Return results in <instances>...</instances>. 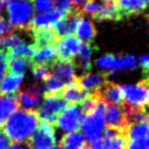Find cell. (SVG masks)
<instances>
[{
    "label": "cell",
    "instance_id": "obj_10",
    "mask_svg": "<svg viewBox=\"0 0 149 149\" xmlns=\"http://www.w3.org/2000/svg\"><path fill=\"white\" fill-rule=\"evenodd\" d=\"M45 93L44 87L40 84H31L26 89L22 90L17 97L19 105L23 107V110L32 111V109L36 107L42 99V95Z\"/></svg>",
    "mask_w": 149,
    "mask_h": 149
},
{
    "label": "cell",
    "instance_id": "obj_43",
    "mask_svg": "<svg viewBox=\"0 0 149 149\" xmlns=\"http://www.w3.org/2000/svg\"><path fill=\"white\" fill-rule=\"evenodd\" d=\"M49 149H59L58 147H55V146H53V147H51Z\"/></svg>",
    "mask_w": 149,
    "mask_h": 149
},
{
    "label": "cell",
    "instance_id": "obj_47",
    "mask_svg": "<svg viewBox=\"0 0 149 149\" xmlns=\"http://www.w3.org/2000/svg\"><path fill=\"white\" fill-rule=\"evenodd\" d=\"M0 94H1V92H0Z\"/></svg>",
    "mask_w": 149,
    "mask_h": 149
},
{
    "label": "cell",
    "instance_id": "obj_22",
    "mask_svg": "<svg viewBox=\"0 0 149 149\" xmlns=\"http://www.w3.org/2000/svg\"><path fill=\"white\" fill-rule=\"evenodd\" d=\"M18 105V99L15 95H5L0 98V125H3L14 112H17Z\"/></svg>",
    "mask_w": 149,
    "mask_h": 149
},
{
    "label": "cell",
    "instance_id": "obj_37",
    "mask_svg": "<svg viewBox=\"0 0 149 149\" xmlns=\"http://www.w3.org/2000/svg\"><path fill=\"white\" fill-rule=\"evenodd\" d=\"M10 140L5 135L3 130H0V149H7L10 146Z\"/></svg>",
    "mask_w": 149,
    "mask_h": 149
},
{
    "label": "cell",
    "instance_id": "obj_41",
    "mask_svg": "<svg viewBox=\"0 0 149 149\" xmlns=\"http://www.w3.org/2000/svg\"><path fill=\"white\" fill-rule=\"evenodd\" d=\"M7 149H26V148L21 144H13V145H11V146H9Z\"/></svg>",
    "mask_w": 149,
    "mask_h": 149
},
{
    "label": "cell",
    "instance_id": "obj_7",
    "mask_svg": "<svg viewBox=\"0 0 149 149\" xmlns=\"http://www.w3.org/2000/svg\"><path fill=\"white\" fill-rule=\"evenodd\" d=\"M82 45H84V43L76 35L71 34V35H67V36L58 38L54 46H55L58 59L74 61V58H76L79 55Z\"/></svg>",
    "mask_w": 149,
    "mask_h": 149
},
{
    "label": "cell",
    "instance_id": "obj_28",
    "mask_svg": "<svg viewBox=\"0 0 149 149\" xmlns=\"http://www.w3.org/2000/svg\"><path fill=\"white\" fill-rule=\"evenodd\" d=\"M36 47L34 46L33 44H30L28 42H24L22 44L18 45L17 47H14L12 49L8 51V56L10 58H13V57H24V58H31L32 55L35 52Z\"/></svg>",
    "mask_w": 149,
    "mask_h": 149
},
{
    "label": "cell",
    "instance_id": "obj_44",
    "mask_svg": "<svg viewBox=\"0 0 149 149\" xmlns=\"http://www.w3.org/2000/svg\"><path fill=\"white\" fill-rule=\"evenodd\" d=\"M145 2H146V5L149 6V0H145Z\"/></svg>",
    "mask_w": 149,
    "mask_h": 149
},
{
    "label": "cell",
    "instance_id": "obj_32",
    "mask_svg": "<svg viewBox=\"0 0 149 149\" xmlns=\"http://www.w3.org/2000/svg\"><path fill=\"white\" fill-rule=\"evenodd\" d=\"M121 70L134 69L137 66V58L135 55H120Z\"/></svg>",
    "mask_w": 149,
    "mask_h": 149
},
{
    "label": "cell",
    "instance_id": "obj_9",
    "mask_svg": "<svg viewBox=\"0 0 149 149\" xmlns=\"http://www.w3.org/2000/svg\"><path fill=\"white\" fill-rule=\"evenodd\" d=\"M104 124H107V128L124 130L127 133L128 121L126 114V107L115 105V104H107L104 110Z\"/></svg>",
    "mask_w": 149,
    "mask_h": 149
},
{
    "label": "cell",
    "instance_id": "obj_38",
    "mask_svg": "<svg viewBox=\"0 0 149 149\" xmlns=\"http://www.w3.org/2000/svg\"><path fill=\"white\" fill-rule=\"evenodd\" d=\"M7 74H8V61L0 63V81L5 78Z\"/></svg>",
    "mask_w": 149,
    "mask_h": 149
},
{
    "label": "cell",
    "instance_id": "obj_1",
    "mask_svg": "<svg viewBox=\"0 0 149 149\" xmlns=\"http://www.w3.org/2000/svg\"><path fill=\"white\" fill-rule=\"evenodd\" d=\"M36 112L29 110H19L5 123L3 133L9 140L21 144L30 139L38 126Z\"/></svg>",
    "mask_w": 149,
    "mask_h": 149
},
{
    "label": "cell",
    "instance_id": "obj_25",
    "mask_svg": "<svg viewBox=\"0 0 149 149\" xmlns=\"http://www.w3.org/2000/svg\"><path fill=\"white\" fill-rule=\"evenodd\" d=\"M97 65L107 70V71H115V70H121V59L120 55H112V54H107L103 55L97 61Z\"/></svg>",
    "mask_w": 149,
    "mask_h": 149
},
{
    "label": "cell",
    "instance_id": "obj_24",
    "mask_svg": "<svg viewBox=\"0 0 149 149\" xmlns=\"http://www.w3.org/2000/svg\"><path fill=\"white\" fill-rule=\"evenodd\" d=\"M32 61L30 58L13 57L8 61V70L11 74L24 76L28 72V70L32 67Z\"/></svg>",
    "mask_w": 149,
    "mask_h": 149
},
{
    "label": "cell",
    "instance_id": "obj_36",
    "mask_svg": "<svg viewBox=\"0 0 149 149\" xmlns=\"http://www.w3.org/2000/svg\"><path fill=\"white\" fill-rule=\"evenodd\" d=\"M139 63H140V66H141L143 70L145 71V74H147V77H148L149 76V54L148 55L143 56V57H140Z\"/></svg>",
    "mask_w": 149,
    "mask_h": 149
},
{
    "label": "cell",
    "instance_id": "obj_13",
    "mask_svg": "<svg viewBox=\"0 0 149 149\" xmlns=\"http://www.w3.org/2000/svg\"><path fill=\"white\" fill-rule=\"evenodd\" d=\"M53 68V74L58 77L61 80H63L66 84H71L76 81L77 76H76V66H74V61H57L51 66Z\"/></svg>",
    "mask_w": 149,
    "mask_h": 149
},
{
    "label": "cell",
    "instance_id": "obj_2",
    "mask_svg": "<svg viewBox=\"0 0 149 149\" xmlns=\"http://www.w3.org/2000/svg\"><path fill=\"white\" fill-rule=\"evenodd\" d=\"M6 8L8 21L12 28L18 30L30 29L35 15L32 0H9Z\"/></svg>",
    "mask_w": 149,
    "mask_h": 149
},
{
    "label": "cell",
    "instance_id": "obj_45",
    "mask_svg": "<svg viewBox=\"0 0 149 149\" xmlns=\"http://www.w3.org/2000/svg\"><path fill=\"white\" fill-rule=\"evenodd\" d=\"M147 121H148V127H149V113H148V117H147Z\"/></svg>",
    "mask_w": 149,
    "mask_h": 149
},
{
    "label": "cell",
    "instance_id": "obj_29",
    "mask_svg": "<svg viewBox=\"0 0 149 149\" xmlns=\"http://www.w3.org/2000/svg\"><path fill=\"white\" fill-rule=\"evenodd\" d=\"M149 136V127L147 123L132 124L127 128V137L130 140L140 139Z\"/></svg>",
    "mask_w": 149,
    "mask_h": 149
},
{
    "label": "cell",
    "instance_id": "obj_14",
    "mask_svg": "<svg viewBox=\"0 0 149 149\" xmlns=\"http://www.w3.org/2000/svg\"><path fill=\"white\" fill-rule=\"evenodd\" d=\"M81 88L88 93L97 92L107 81V74L102 72H87L77 78Z\"/></svg>",
    "mask_w": 149,
    "mask_h": 149
},
{
    "label": "cell",
    "instance_id": "obj_5",
    "mask_svg": "<svg viewBox=\"0 0 149 149\" xmlns=\"http://www.w3.org/2000/svg\"><path fill=\"white\" fill-rule=\"evenodd\" d=\"M66 107L67 103L61 99V94H45L36 114L42 123L52 125Z\"/></svg>",
    "mask_w": 149,
    "mask_h": 149
},
{
    "label": "cell",
    "instance_id": "obj_18",
    "mask_svg": "<svg viewBox=\"0 0 149 149\" xmlns=\"http://www.w3.org/2000/svg\"><path fill=\"white\" fill-rule=\"evenodd\" d=\"M61 149H90L81 132H72L64 135L59 141Z\"/></svg>",
    "mask_w": 149,
    "mask_h": 149
},
{
    "label": "cell",
    "instance_id": "obj_31",
    "mask_svg": "<svg viewBox=\"0 0 149 149\" xmlns=\"http://www.w3.org/2000/svg\"><path fill=\"white\" fill-rule=\"evenodd\" d=\"M32 5L37 13H45L53 10L54 0H32Z\"/></svg>",
    "mask_w": 149,
    "mask_h": 149
},
{
    "label": "cell",
    "instance_id": "obj_6",
    "mask_svg": "<svg viewBox=\"0 0 149 149\" xmlns=\"http://www.w3.org/2000/svg\"><path fill=\"white\" fill-rule=\"evenodd\" d=\"M56 143L54 127L47 123H41L29 139L30 149H49Z\"/></svg>",
    "mask_w": 149,
    "mask_h": 149
},
{
    "label": "cell",
    "instance_id": "obj_4",
    "mask_svg": "<svg viewBox=\"0 0 149 149\" xmlns=\"http://www.w3.org/2000/svg\"><path fill=\"white\" fill-rule=\"evenodd\" d=\"M104 110L105 103L103 101H99L97 107L91 112L87 114H82L80 120V128L81 133L86 135L87 139L93 141L99 139L102 136V132L104 128Z\"/></svg>",
    "mask_w": 149,
    "mask_h": 149
},
{
    "label": "cell",
    "instance_id": "obj_21",
    "mask_svg": "<svg viewBox=\"0 0 149 149\" xmlns=\"http://www.w3.org/2000/svg\"><path fill=\"white\" fill-rule=\"evenodd\" d=\"M32 64H45L52 66L57 61V54L54 45L36 47L34 54L31 57Z\"/></svg>",
    "mask_w": 149,
    "mask_h": 149
},
{
    "label": "cell",
    "instance_id": "obj_12",
    "mask_svg": "<svg viewBox=\"0 0 149 149\" xmlns=\"http://www.w3.org/2000/svg\"><path fill=\"white\" fill-rule=\"evenodd\" d=\"M100 101H103L107 104H115V105H123V98L120 86L115 84L107 80L97 92H93Z\"/></svg>",
    "mask_w": 149,
    "mask_h": 149
},
{
    "label": "cell",
    "instance_id": "obj_42",
    "mask_svg": "<svg viewBox=\"0 0 149 149\" xmlns=\"http://www.w3.org/2000/svg\"><path fill=\"white\" fill-rule=\"evenodd\" d=\"M7 0H0V15L3 12V10L6 9V6H7Z\"/></svg>",
    "mask_w": 149,
    "mask_h": 149
},
{
    "label": "cell",
    "instance_id": "obj_23",
    "mask_svg": "<svg viewBox=\"0 0 149 149\" xmlns=\"http://www.w3.org/2000/svg\"><path fill=\"white\" fill-rule=\"evenodd\" d=\"M93 51H94V47L91 44L84 43L82 45V48L80 51L79 55L77 56V61H74L76 70H77V68H80L84 71L82 74L90 72V69H91V55H92Z\"/></svg>",
    "mask_w": 149,
    "mask_h": 149
},
{
    "label": "cell",
    "instance_id": "obj_27",
    "mask_svg": "<svg viewBox=\"0 0 149 149\" xmlns=\"http://www.w3.org/2000/svg\"><path fill=\"white\" fill-rule=\"evenodd\" d=\"M44 90L46 94H61V92L66 87V84L55 74H51L44 80Z\"/></svg>",
    "mask_w": 149,
    "mask_h": 149
},
{
    "label": "cell",
    "instance_id": "obj_39",
    "mask_svg": "<svg viewBox=\"0 0 149 149\" xmlns=\"http://www.w3.org/2000/svg\"><path fill=\"white\" fill-rule=\"evenodd\" d=\"M87 0H70L71 5H72V8H74V11H78L79 12L81 7L84 6V3L86 2Z\"/></svg>",
    "mask_w": 149,
    "mask_h": 149
},
{
    "label": "cell",
    "instance_id": "obj_26",
    "mask_svg": "<svg viewBox=\"0 0 149 149\" xmlns=\"http://www.w3.org/2000/svg\"><path fill=\"white\" fill-rule=\"evenodd\" d=\"M24 42H25V40L20 33L11 32L5 36L0 37V49L8 52Z\"/></svg>",
    "mask_w": 149,
    "mask_h": 149
},
{
    "label": "cell",
    "instance_id": "obj_11",
    "mask_svg": "<svg viewBox=\"0 0 149 149\" xmlns=\"http://www.w3.org/2000/svg\"><path fill=\"white\" fill-rule=\"evenodd\" d=\"M66 14L59 10L53 9L45 13H37L34 15L30 29L41 30V29H54L57 24L65 18Z\"/></svg>",
    "mask_w": 149,
    "mask_h": 149
},
{
    "label": "cell",
    "instance_id": "obj_8",
    "mask_svg": "<svg viewBox=\"0 0 149 149\" xmlns=\"http://www.w3.org/2000/svg\"><path fill=\"white\" fill-rule=\"evenodd\" d=\"M82 116V111L78 104H69L61 111V113L56 118V126L61 130L72 133L76 132L80 124Z\"/></svg>",
    "mask_w": 149,
    "mask_h": 149
},
{
    "label": "cell",
    "instance_id": "obj_35",
    "mask_svg": "<svg viewBox=\"0 0 149 149\" xmlns=\"http://www.w3.org/2000/svg\"><path fill=\"white\" fill-rule=\"evenodd\" d=\"M13 28L11 26V24L9 23V21L5 19L3 17L0 15V37L5 36L7 34L12 32Z\"/></svg>",
    "mask_w": 149,
    "mask_h": 149
},
{
    "label": "cell",
    "instance_id": "obj_17",
    "mask_svg": "<svg viewBox=\"0 0 149 149\" xmlns=\"http://www.w3.org/2000/svg\"><path fill=\"white\" fill-rule=\"evenodd\" d=\"M76 36L79 38L81 42H86L88 44H91L94 37H95V34H97V31H95V28L93 25L92 21L87 19L84 15H81L80 20L77 23V26H76Z\"/></svg>",
    "mask_w": 149,
    "mask_h": 149
},
{
    "label": "cell",
    "instance_id": "obj_46",
    "mask_svg": "<svg viewBox=\"0 0 149 149\" xmlns=\"http://www.w3.org/2000/svg\"><path fill=\"white\" fill-rule=\"evenodd\" d=\"M7 1H9V0H7Z\"/></svg>",
    "mask_w": 149,
    "mask_h": 149
},
{
    "label": "cell",
    "instance_id": "obj_40",
    "mask_svg": "<svg viewBox=\"0 0 149 149\" xmlns=\"http://www.w3.org/2000/svg\"><path fill=\"white\" fill-rule=\"evenodd\" d=\"M9 61V56H8V53L2 49H0V63H3V61Z\"/></svg>",
    "mask_w": 149,
    "mask_h": 149
},
{
    "label": "cell",
    "instance_id": "obj_16",
    "mask_svg": "<svg viewBox=\"0 0 149 149\" xmlns=\"http://www.w3.org/2000/svg\"><path fill=\"white\" fill-rule=\"evenodd\" d=\"M81 15L82 14L78 12V11H72L70 13L66 14L65 18L54 28L58 38L67 36V35H71L74 32L77 23H78V21L81 18Z\"/></svg>",
    "mask_w": 149,
    "mask_h": 149
},
{
    "label": "cell",
    "instance_id": "obj_33",
    "mask_svg": "<svg viewBox=\"0 0 149 149\" xmlns=\"http://www.w3.org/2000/svg\"><path fill=\"white\" fill-rule=\"evenodd\" d=\"M127 149H149V136L140 139L130 140Z\"/></svg>",
    "mask_w": 149,
    "mask_h": 149
},
{
    "label": "cell",
    "instance_id": "obj_15",
    "mask_svg": "<svg viewBox=\"0 0 149 149\" xmlns=\"http://www.w3.org/2000/svg\"><path fill=\"white\" fill-rule=\"evenodd\" d=\"M88 95L89 93L81 88V86H80L77 80L71 82V84H66L64 90L61 92V99L66 103H69V104L81 103Z\"/></svg>",
    "mask_w": 149,
    "mask_h": 149
},
{
    "label": "cell",
    "instance_id": "obj_3",
    "mask_svg": "<svg viewBox=\"0 0 149 149\" xmlns=\"http://www.w3.org/2000/svg\"><path fill=\"white\" fill-rule=\"evenodd\" d=\"M124 105L147 111L149 107V82L146 79L136 84L120 86Z\"/></svg>",
    "mask_w": 149,
    "mask_h": 149
},
{
    "label": "cell",
    "instance_id": "obj_30",
    "mask_svg": "<svg viewBox=\"0 0 149 149\" xmlns=\"http://www.w3.org/2000/svg\"><path fill=\"white\" fill-rule=\"evenodd\" d=\"M51 66L45 64H33L32 74L36 80H45L52 74Z\"/></svg>",
    "mask_w": 149,
    "mask_h": 149
},
{
    "label": "cell",
    "instance_id": "obj_34",
    "mask_svg": "<svg viewBox=\"0 0 149 149\" xmlns=\"http://www.w3.org/2000/svg\"><path fill=\"white\" fill-rule=\"evenodd\" d=\"M54 7H56V10H59L65 14L74 11L70 0H54Z\"/></svg>",
    "mask_w": 149,
    "mask_h": 149
},
{
    "label": "cell",
    "instance_id": "obj_19",
    "mask_svg": "<svg viewBox=\"0 0 149 149\" xmlns=\"http://www.w3.org/2000/svg\"><path fill=\"white\" fill-rule=\"evenodd\" d=\"M33 45L35 47L51 46L54 45L58 36L54 29H41V30H32Z\"/></svg>",
    "mask_w": 149,
    "mask_h": 149
},
{
    "label": "cell",
    "instance_id": "obj_20",
    "mask_svg": "<svg viewBox=\"0 0 149 149\" xmlns=\"http://www.w3.org/2000/svg\"><path fill=\"white\" fill-rule=\"evenodd\" d=\"M24 76L15 74H7L5 78L0 81V92H3L6 95H14L18 92L23 84Z\"/></svg>",
    "mask_w": 149,
    "mask_h": 149
}]
</instances>
